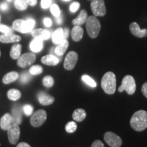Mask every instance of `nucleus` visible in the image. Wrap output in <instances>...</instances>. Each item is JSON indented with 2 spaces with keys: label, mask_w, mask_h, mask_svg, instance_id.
Instances as JSON below:
<instances>
[{
  "label": "nucleus",
  "mask_w": 147,
  "mask_h": 147,
  "mask_svg": "<svg viewBox=\"0 0 147 147\" xmlns=\"http://www.w3.org/2000/svg\"><path fill=\"white\" fill-rule=\"evenodd\" d=\"M130 125L135 131H142L147 128V111L140 110L131 117Z\"/></svg>",
  "instance_id": "nucleus-1"
},
{
  "label": "nucleus",
  "mask_w": 147,
  "mask_h": 147,
  "mask_svg": "<svg viewBox=\"0 0 147 147\" xmlns=\"http://www.w3.org/2000/svg\"><path fill=\"white\" fill-rule=\"evenodd\" d=\"M117 80L115 74L112 71H108L102 77L101 87L107 94L112 95L115 93Z\"/></svg>",
  "instance_id": "nucleus-2"
},
{
  "label": "nucleus",
  "mask_w": 147,
  "mask_h": 147,
  "mask_svg": "<svg viewBox=\"0 0 147 147\" xmlns=\"http://www.w3.org/2000/svg\"><path fill=\"white\" fill-rule=\"evenodd\" d=\"M87 34L91 38H95L98 36L101 29L100 22L96 16H90L86 21Z\"/></svg>",
  "instance_id": "nucleus-3"
},
{
  "label": "nucleus",
  "mask_w": 147,
  "mask_h": 147,
  "mask_svg": "<svg viewBox=\"0 0 147 147\" xmlns=\"http://www.w3.org/2000/svg\"><path fill=\"white\" fill-rule=\"evenodd\" d=\"M136 89V84L134 77L130 75H127L122 80V84L119 87V91L123 92L125 91L127 94L132 95L135 93Z\"/></svg>",
  "instance_id": "nucleus-4"
},
{
  "label": "nucleus",
  "mask_w": 147,
  "mask_h": 147,
  "mask_svg": "<svg viewBox=\"0 0 147 147\" xmlns=\"http://www.w3.org/2000/svg\"><path fill=\"white\" fill-rule=\"evenodd\" d=\"M30 123L34 127H38L42 125L47 120V114L44 110H38L32 115Z\"/></svg>",
  "instance_id": "nucleus-5"
},
{
  "label": "nucleus",
  "mask_w": 147,
  "mask_h": 147,
  "mask_svg": "<svg viewBox=\"0 0 147 147\" xmlns=\"http://www.w3.org/2000/svg\"><path fill=\"white\" fill-rule=\"evenodd\" d=\"M91 8L95 16H104L106 14V8L104 0H93Z\"/></svg>",
  "instance_id": "nucleus-6"
},
{
  "label": "nucleus",
  "mask_w": 147,
  "mask_h": 147,
  "mask_svg": "<svg viewBox=\"0 0 147 147\" xmlns=\"http://www.w3.org/2000/svg\"><path fill=\"white\" fill-rule=\"evenodd\" d=\"M36 56L34 53H27L25 54L22 55L20 56V57L18 59L17 65L19 67H25L31 66L36 61Z\"/></svg>",
  "instance_id": "nucleus-7"
},
{
  "label": "nucleus",
  "mask_w": 147,
  "mask_h": 147,
  "mask_svg": "<svg viewBox=\"0 0 147 147\" xmlns=\"http://www.w3.org/2000/svg\"><path fill=\"white\" fill-rule=\"evenodd\" d=\"M78 55L75 51H70L66 55L64 61V68L67 70H71L74 68L75 65L78 61Z\"/></svg>",
  "instance_id": "nucleus-8"
},
{
  "label": "nucleus",
  "mask_w": 147,
  "mask_h": 147,
  "mask_svg": "<svg viewBox=\"0 0 147 147\" xmlns=\"http://www.w3.org/2000/svg\"><path fill=\"white\" fill-rule=\"evenodd\" d=\"M104 140L110 147H120L122 144L121 138L111 131H108L104 134Z\"/></svg>",
  "instance_id": "nucleus-9"
},
{
  "label": "nucleus",
  "mask_w": 147,
  "mask_h": 147,
  "mask_svg": "<svg viewBox=\"0 0 147 147\" xmlns=\"http://www.w3.org/2000/svg\"><path fill=\"white\" fill-rule=\"evenodd\" d=\"M7 131H8L9 142L12 144H16L18 142V140H19L20 134H21L18 125H12Z\"/></svg>",
  "instance_id": "nucleus-10"
},
{
  "label": "nucleus",
  "mask_w": 147,
  "mask_h": 147,
  "mask_svg": "<svg viewBox=\"0 0 147 147\" xmlns=\"http://www.w3.org/2000/svg\"><path fill=\"white\" fill-rule=\"evenodd\" d=\"M129 30L134 36L137 38H145L147 36V29H140L139 25L136 22H133L130 24Z\"/></svg>",
  "instance_id": "nucleus-11"
},
{
  "label": "nucleus",
  "mask_w": 147,
  "mask_h": 147,
  "mask_svg": "<svg viewBox=\"0 0 147 147\" xmlns=\"http://www.w3.org/2000/svg\"><path fill=\"white\" fill-rule=\"evenodd\" d=\"M32 35L34 38H38L42 40H47L50 38L51 33L47 29H33Z\"/></svg>",
  "instance_id": "nucleus-12"
},
{
  "label": "nucleus",
  "mask_w": 147,
  "mask_h": 147,
  "mask_svg": "<svg viewBox=\"0 0 147 147\" xmlns=\"http://www.w3.org/2000/svg\"><path fill=\"white\" fill-rule=\"evenodd\" d=\"M21 36L14 34L13 33L0 35V42L2 43H14L21 41Z\"/></svg>",
  "instance_id": "nucleus-13"
},
{
  "label": "nucleus",
  "mask_w": 147,
  "mask_h": 147,
  "mask_svg": "<svg viewBox=\"0 0 147 147\" xmlns=\"http://www.w3.org/2000/svg\"><path fill=\"white\" fill-rule=\"evenodd\" d=\"M38 101L42 105L48 106L52 104L55 101V98L44 91H40L38 95Z\"/></svg>",
  "instance_id": "nucleus-14"
},
{
  "label": "nucleus",
  "mask_w": 147,
  "mask_h": 147,
  "mask_svg": "<svg viewBox=\"0 0 147 147\" xmlns=\"http://www.w3.org/2000/svg\"><path fill=\"white\" fill-rule=\"evenodd\" d=\"M14 125L12 115L9 113L5 114L0 120V127L3 130H8L11 126Z\"/></svg>",
  "instance_id": "nucleus-15"
},
{
  "label": "nucleus",
  "mask_w": 147,
  "mask_h": 147,
  "mask_svg": "<svg viewBox=\"0 0 147 147\" xmlns=\"http://www.w3.org/2000/svg\"><path fill=\"white\" fill-rule=\"evenodd\" d=\"M12 117L13 119V123L16 125H20L22 122V111L21 108L18 105L14 106L12 108Z\"/></svg>",
  "instance_id": "nucleus-16"
},
{
  "label": "nucleus",
  "mask_w": 147,
  "mask_h": 147,
  "mask_svg": "<svg viewBox=\"0 0 147 147\" xmlns=\"http://www.w3.org/2000/svg\"><path fill=\"white\" fill-rule=\"evenodd\" d=\"M41 61L42 63L45 64V65H50V66H55L57 65L59 62V59L57 56L54 55L50 54L44 56L41 59Z\"/></svg>",
  "instance_id": "nucleus-17"
},
{
  "label": "nucleus",
  "mask_w": 147,
  "mask_h": 147,
  "mask_svg": "<svg viewBox=\"0 0 147 147\" xmlns=\"http://www.w3.org/2000/svg\"><path fill=\"white\" fill-rule=\"evenodd\" d=\"M69 47V42L67 40L64 39L59 44L57 45L55 49V53L57 56H63L65 54V51H67V48Z\"/></svg>",
  "instance_id": "nucleus-18"
},
{
  "label": "nucleus",
  "mask_w": 147,
  "mask_h": 147,
  "mask_svg": "<svg viewBox=\"0 0 147 147\" xmlns=\"http://www.w3.org/2000/svg\"><path fill=\"white\" fill-rule=\"evenodd\" d=\"M83 29L78 25H75L71 30V38L75 42H78L81 40L83 37Z\"/></svg>",
  "instance_id": "nucleus-19"
},
{
  "label": "nucleus",
  "mask_w": 147,
  "mask_h": 147,
  "mask_svg": "<svg viewBox=\"0 0 147 147\" xmlns=\"http://www.w3.org/2000/svg\"><path fill=\"white\" fill-rule=\"evenodd\" d=\"M88 18V15L87 12L85 10H82L80 12V13L78 15V16L74 19L72 21V24L74 25H78V26H80V25H83L84 23H86Z\"/></svg>",
  "instance_id": "nucleus-20"
},
{
  "label": "nucleus",
  "mask_w": 147,
  "mask_h": 147,
  "mask_svg": "<svg viewBox=\"0 0 147 147\" xmlns=\"http://www.w3.org/2000/svg\"><path fill=\"white\" fill-rule=\"evenodd\" d=\"M64 40L63 29L61 27H59L55 31L52 35V40L55 45H57L61 42Z\"/></svg>",
  "instance_id": "nucleus-21"
},
{
  "label": "nucleus",
  "mask_w": 147,
  "mask_h": 147,
  "mask_svg": "<svg viewBox=\"0 0 147 147\" xmlns=\"http://www.w3.org/2000/svg\"><path fill=\"white\" fill-rule=\"evenodd\" d=\"M30 49L33 53L40 52L43 49V40L38 39V38H34L30 44Z\"/></svg>",
  "instance_id": "nucleus-22"
},
{
  "label": "nucleus",
  "mask_w": 147,
  "mask_h": 147,
  "mask_svg": "<svg viewBox=\"0 0 147 147\" xmlns=\"http://www.w3.org/2000/svg\"><path fill=\"white\" fill-rule=\"evenodd\" d=\"M87 113H86L85 110L82 108H78L74 110L73 113L72 117L73 119L75 121H78V122H81L86 118Z\"/></svg>",
  "instance_id": "nucleus-23"
},
{
  "label": "nucleus",
  "mask_w": 147,
  "mask_h": 147,
  "mask_svg": "<svg viewBox=\"0 0 147 147\" xmlns=\"http://www.w3.org/2000/svg\"><path fill=\"white\" fill-rule=\"evenodd\" d=\"M25 21L23 19H17L15 20L12 23V29L16 32L25 34Z\"/></svg>",
  "instance_id": "nucleus-24"
},
{
  "label": "nucleus",
  "mask_w": 147,
  "mask_h": 147,
  "mask_svg": "<svg viewBox=\"0 0 147 147\" xmlns=\"http://www.w3.org/2000/svg\"><path fill=\"white\" fill-rule=\"evenodd\" d=\"M21 45L20 44H15L12 46L10 53L11 58H12L13 59H18L21 55Z\"/></svg>",
  "instance_id": "nucleus-25"
},
{
  "label": "nucleus",
  "mask_w": 147,
  "mask_h": 147,
  "mask_svg": "<svg viewBox=\"0 0 147 147\" xmlns=\"http://www.w3.org/2000/svg\"><path fill=\"white\" fill-rule=\"evenodd\" d=\"M18 78V74L16 71H10L3 76L2 81L4 84H9L14 82Z\"/></svg>",
  "instance_id": "nucleus-26"
},
{
  "label": "nucleus",
  "mask_w": 147,
  "mask_h": 147,
  "mask_svg": "<svg viewBox=\"0 0 147 147\" xmlns=\"http://www.w3.org/2000/svg\"><path fill=\"white\" fill-rule=\"evenodd\" d=\"M7 95H8V98L12 101H16L19 100L21 97V91L15 89H12L9 90Z\"/></svg>",
  "instance_id": "nucleus-27"
},
{
  "label": "nucleus",
  "mask_w": 147,
  "mask_h": 147,
  "mask_svg": "<svg viewBox=\"0 0 147 147\" xmlns=\"http://www.w3.org/2000/svg\"><path fill=\"white\" fill-rule=\"evenodd\" d=\"M35 24H36V21H35L34 19H33L32 18H27L26 21H25V34L32 32V30L34 29V27L35 26Z\"/></svg>",
  "instance_id": "nucleus-28"
},
{
  "label": "nucleus",
  "mask_w": 147,
  "mask_h": 147,
  "mask_svg": "<svg viewBox=\"0 0 147 147\" xmlns=\"http://www.w3.org/2000/svg\"><path fill=\"white\" fill-rule=\"evenodd\" d=\"M14 6L18 10H25L28 6L26 0H15L14 1Z\"/></svg>",
  "instance_id": "nucleus-29"
},
{
  "label": "nucleus",
  "mask_w": 147,
  "mask_h": 147,
  "mask_svg": "<svg viewBox=\"0 0 147 147\" xmlns=\"http://www.w3.org/2000/svg\"><path fill=\"white\" fill-rule=\"evenodd\" d=\"M82 80H83V81L85 82L87 85H89V87H93V88L96 87L97 84L95 80H93V78H91L90 76H87V75H83V76H82Z\"/></svg>",
  "instance_id": "nucleus-30"
},
{
  "label": "nucleus",
  "mask_w": 147,
  "mask_h": 147,
  "mask_svg": "<svg viewBox=\"0 0 147 147\" xmlns=\"http://www.w3.org/2000/svg\"><path fill=\"white\" fill-rule=\"evenodd\" d=\"M77 129V125L74 121H69L65 125V131L67 133H74Z\"/></svg>",
  "instance_id": "nucleus-31"
},
{
  "label": "nucleus",
  "mask_w": 147,
  "mask_h": 147,
  "mask_svg": "<svg viewBox=\"0 0 147 147\" xmlns=\"http://www.w3.org/2000/svg\"><path fill=\"white\" fill-rule=\"evenodd\" d=\"M43 71V68H42V66L36 65H33L32 67H31V68L29 69V73L32 75H38L42 73Z\"/></svg>",
  "instance_id": "nucleus-32"
},
{
  "label": "nucleus",
  "mask_w": 147,
  "mask_h": 147,
  "mask_svg": "<svg viewBox=\"0 0 147 147\" xmlns=\"http://www.w3.org/2000/svg\"><path fill=\"white\" fill-rule=\"evenodd\" d=\"M43 84L46 87L50 88L54 84V79L52 76H47L43 78Z\"/></svg>",
  "instance_id": "nucleus-33"
},
{
  "label": "nucleus",
  "mask_w": 147,
  "mask_h": 147,
  "mask_svg": "<svg viewBox=\"0 0 147 147\" xmlns=\"http://www.w3.org/2000/svg\"><path fill=\"white\" fill-rule=\"evenodd\" d=\"M51 12L55 17H57V16L61 15L60 8L59 5L57 4H53L51 5Z\"/></svg>",
  "instance_id": "nucleus-34"
},
{
  "label": "nucleus",
  "mask_w": 147,
  "mask_h": 147,
  "mask_svg": "<svg viewBox=\"0 0 147 147\" xmlns=\"http://www.w3.org/2000/svg\"><path fill=\"white\" fill-rule=\"evenodd\" d=\"M23 110L24 113L27 116H31L33 114V112H34V108L29 104H26L23 107Z\"/></svg>",
  "instance_id": "nucleus-35"
},
{
  "label": "nucleus",
  "mask_w": 147,
  "mask_h": 147,
  "mask_svg": "<svg viewBox=\"0 0 147 147\" xmlns=\"http://www.w3.org/2000/svg\"><path fill=\"white\" fill-rule=\"evenodd\" d=\"M31 75L32 74L30 73H28L27 71H24L23 74H21V81L23 83H27L31 79Z\"/></svg>",
  "instance_id": "nucleus-36"
},
{
  "label": "nucleus",
  "mask_w": 147,
  "mask_h": 147,
  "mask_svg": "<svg viewBox=\"0 0 147 147\" xmlns=\"http://www.w3.org/2000/svg\"><path fill=\"white\" fill-rule=\"evenodd\" d=\"M0 32L3 34H11V33H13V30L8 26L0 24Z\"/></svg>",
  "instance_id": "nucleus-37"
},
{
  "label": "nucleus",
  "mask_w": 147,
  "mask_h": 147,
  "mask_svg": "<svg viewBox=\"0 0 147 147\" xmlns=\"http://www.w3.org/2000/svg\"><path fill=\"white\" fill-rule=\"evenodd\" d=\"M79 8H80V3L77 2V1H74V2H73L71 4L70 7H69V10H70L71 12H73V13L76 12Z\"/></svg>",
  "instance_id": "nucleus-38"
},
{
  "label": "nucleus",
  "mask_w": 147,
  "mask_h": 147,
  "mask_svg": "<svg viewBox=\"0 0 147 147\" xmlns=\"http://www.w3.org/2000/svg\"><path fill=\"white\" fill-rule=\"evenodd\" d=\"M51 3H52V0H42L41 6L42 8L47 9L51 6Z\"/></svg>",
  "instance_id": "nucleus-39"
},
{
  "label": "nucleus",
  "mask_w": 147,
  "mask_h": 147,
  "mask_svg": "<svg viewBox=\"0 0 147 147\" xmlns=\"http://www.w3.org/2000/svg\"><path fill=\"white\" fill-rule=\"evenodd\" d=\"M44 24H45L46 27H50L52 26V20H51L50 18H45V19H44Z\"/></svg>",
  "instance_id": "nucleus-40"
},
{
  "label": "nucleus",
  "mask_w": 147,
  "mask_h": 147,
  "mask_svg": "<svg viewBox=\"0 0 147 147\" xmlns=\"http://www.w3.org/2000/svg\"><path fill=\"white\" fill-rule=\"evenodd\" d=\"M91 147H104V145L102 141L96 140L92 144Z\"/></svg>",
  "instance_id": "nucleus-41"
},
{
  "label": "nucleus",
  "mask_w": 147,
  "mask_h": 147,
  "mask_svg": "<svg viewBox=\"0 0 147 147\" xmlns=\"http://www.w3.org/2000/svg\"><path fill=\"white\" fill-rule=\"evenodd\" d=\"M141 91H142V94L147 98V82H144V83L143 84V85L142 86V89H141Z\"/></svg>",
  "instance_id": "nucleus-42"
},
{
  "label": "nucleus",
  "mask_w": 147,
  "mask_h": 147,
  "mask_svg": "<svg viewBox=\"0 0 147 147\" xmlns=\"http://www.w3.org/2000/svg\"><path fill=\"white\" fill-rule=\"evenodd\" d=\"M0 8L3 11H7L8 9V5L6 3H2L0 5Z\"/></svg>",
  "instance_id": "nucleus-43"
},
{
  "label": "nucleus",
  "mask_w": 147,
  "mask_h": 147,
  "mask_svg": "<svg viewBox=\"0 0 147 147\" xmlns=\"http://www.w3.org/2000/svg\"><path fill=\"white\" fill-rule=\"evenodd\" d=\"M28 5H31V6H35L37 4L38 0H26Z\"/></svg>",
  "instance_id": "nucleus-44"
},
{
  "label": "nucleus",
  "mask_w": 147,
  "mask_h": 147,
  "mask_svg": "<svg viewBox=\"0 0 147 147\" xmlns=\"http://www.w3.org/2000/svg\"><path fill=\"white\" fill-rule=\"evenodd\" d=\"M63 35H64V39L67 40V38L69 36V29L65 28L63 29Z\"/></svg>",
  "instance_id": "nucleus-45"
},
{
  "label": "nucleus",
  "mask_w": 147,
  "mask_h": 147,
  "mask_svg": "<svg viewBox=\"0 0 147 147\" xmlns=\"http://www.w3.org/2000/svg\"><path fill=\"white\" fill-rule=\"evenodd\" d=\"M55 18H56V22L58 25H61V24L63 23V18L61 15L57 16V17H55Z\"/></svg>",
  "instance_id": "nucleus-46"
},
{
  "label": "nucleus",
  "mask_w": 147,
  "mask_h": 147,
  "mask_svg": "<svg viewBox=\"0 0 147 147\" xmlns=\"http://www.w3.org/2000/svg\"><path fill=\"white\" fill-rule=\"evenodd\" d=\"M16 147H31V146L26 142H21L19 144H18Z\"/></svg>",
  "instance_id": "nucleus-47"
},
{
  "label": "nucleus",
  "mask_w": 147,
  "mask_h": 147,
  "mask_svg": "<svg viewBox=\"0 0 147 147\" xmlns=\"http://www.w3.org/2000/svg\"><path fill=\"white\" fill-rule=\"evenodd\" d=\"M63 1H70V0H63Z\"/></svg>",
  "instance_id": "nucleus-48"
},
{
  "label": "nucleus",
  "mask_w": 147,
  "mask_h": 147,
  "mask_svg": "<svg viewBox=\"0 0 147 147\" xmlns=\"http://www.w3.org/2000/svg\"><path fill=\"white\" fill-rule=\"evenodd\" d=\"M7 1H8V2H10V1H12V0H7Z\"/></svg>",
  "instance_id": "nucleus-49"
},
{
  "label": "nucleus",
  "mask_w": 147,
  "mask_h": 147,
  "mask_svg": "<svg viewBox=\"0 0 147 147\" xmlns=\"http://www.w3.org/2000/svg\"><path fill=\"white\" fill-rule=\"evenodd\" d=\"M0 21H1V15H0Z\"/></svg>",
  "instance_id": "nucleus-50"
},
{
  "label": "nucleus",
  "mask_w": 147,
  "mask_h": 147,
  "mask_svg": "<svg viewBox=\"0 0 147 147\" xmlns=\"http://www.w3.org/2000/svg\"><path fill=\"white\" fill-rule=\"evenodd\" d=\"M0 56H1V51H0Z\"/></svg>",
  "instance_id": "nucleus-51"
}]
</instances>
